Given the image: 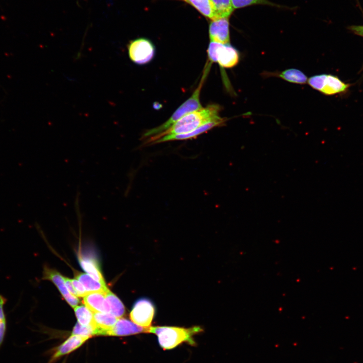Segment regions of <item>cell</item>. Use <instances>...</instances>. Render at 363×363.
<instances>
[{
    "label": "cell",
    "mask_w": 363,
    "mask_h": 363,
    "mask_svg": "<svg viewBox=\"0 0 363 363\" xmlns=\"http://www.w3.org/2000/svg\"><path fill=\"white\" fill-rule=\"evenodd\" d=\"M7 301L6 298L0 294V347L3 343L7 331V319L4 309Z\"/></svg>",
    "instance_id": "603a6c76"
},
{
    "label": "cell",
    "mask_w": 363,
    "mask_h": 363,
    "mask_svg": "<svg viewBox=\"0 0 363 363\" xmlns=\"http://www.w3.org/2000/svg\"><path fill=\"white\" fill-rule=\"evenodd\" d=\"M196 8L201 14L212 20L214 19V12L210 0H185Z\"/></svg>",
    "instance_id": "44dd1931"
},
{
    "label": "cell",
    "mask_w": 363,
    "mask_h": 363,
    "mask_svg": "<svg viewBox=\"0 0 363 363\" xmlns=\"http://www.w3.org/2000/svg\"><path fill=\"white\" fill-rule=\"evenodd\" d=\"M64 280L65 281V284L68 290L72 294L78 296L77 292L75 289V287H74V285L72 282V279H70L69 278L64 277Z\"/></svg>",
    "instance_id": "4316f807"
},
{
    "label": "cell",
    "mask_w": 363,
    "mask_h": 363,
    "mask_svg": "<svg viewBox=\"0 0 363 363\" xmlns=\"http://www.w3.org/2000/svg\"><path fill=\"white\" fill-rule=\"evenodd\" d=\"M89 338L77 335H72L64 343L59 345L50 359L49 363L55 360L60 356L70 353L80 347Z\"/></svg>",
    "instance_id": "4fadbf2b"
},
{
    "label": "cell",
    "mask_w": 363,
    "mask_h": 363,
    "mask_svg": "<svg viewBox=\"0 0 363 363\" xmlns=\"http://www.w3.org/2000/svg\"><path fill=\"white\" fill-rule=\"evenodd\" d=\"M203 331L200 326L184 328L175 326L150 327L149 333L155 334L160 347L164 350L175 348L183 342L195 345L193 336Z\"/></svg>",
    "instance_id": "3957f363"
},
{
    "label": "cell",
    "mask_w": 363,
    "mask_h": 363,
    "mask_svg": "<svg viewBox=\"0 0 363 363\" xmlns=\"http://www.w3.org/2000/svg\"><path fill=\"white\" fill-rule=\"evenodd\" d=\"M150 327H143L127 319L119 318L114 325L107 331L106 335L122 336L149 333Z\"/></svg>",
    "instance_id": "ba28073f"
},
{
    "label": "cell",
    "mask_w": 363,
    "mask_h": 363,
    "mask_svg": "<svg viewBox=\"0 0 363 363\" xmlns=\"http://www.w3.org/2000/svg\"><path fill=\"white\" fill-rule=\"evenodd\" d=\"M72 282L74 285V287H75V289L77 292L78 296L84 297L88 293V292H87L86 290L84 288V286L82 284V283L80 282V281H79L78 280H77V279H72Z\"/></svg>",
    "instance_id": "484cf974"
},
{
    "label": "cell",
    "mask_w": 363,
    "mask_h": 363,
    "mask_svg": "<svg viewBox=\"0 0 363 363\" xmlns=\"http://www.w3.org/2000/svg\"><path fill=\"white\" fill-rule=\"evenodd\" d=\"M278 76L283 80L293 83L304 84L308 81L306 75L300 70L296 69L285 70L279 73Z\"/></svg>",
    "instance_id": "ac0fdd59"
},
{
    "label": "cell",
    "mask_w": 363,
    "mask_h": 363,
    "mask_svg": "<svg viewBox=\"0 0 363 363\" xmlns=\"http://www.w3.org/2000/svg\"><path fill=\"white\" fill-rule=\"evenodd\" d=\"M348 29L355 34L363 37V25H352L348 27Z\"/></svg>",
    "instance_id": "83f0119b"
},
{
    "label": "cell",
    "mask_w": 363,
    "mask_h": 363,
    "mask_svg": "<svg viewBox=\"0 0 363 363\" xmlns=\"http://www.w3.org/2000/svg\"><path fill=\"white\" fill-rule=\"evenodd\" d=\"M221 107L218 104H210L205 107L191 112L184 116L169 129L160 134L148 145L165 135L187 133L210 122L219 119Z\"/></svg>",
    "instance_id": "7a4b0ae2"
},
{
    "label": "cell",
    "mask_w": 363,
    "mask_h": 363,
    "mask_svg": "<svg viewBox=\"0 0 363 363\" xmlns=\"http://www.w3.org/2000/svg\"><path fill=\"white\" fill-rule=\"evenodd\" d=\"M326 74L315 75L308 80V83L313 88L322 91Z\"/></svg>",
    "instance_id": "d4e9b609"
},
{
    "label": "cell",
    "mask_w": 363,
    "mask_h": 363,
    "mask_svg": "<svg viewBox=\"0 0 363 363\" xmlns=\"http://www.w3.org/2000/svg\"><path fill=\"white\" fill-rule=\"evenodd\" d=\"M228 18L213 20L209 26V37L211 42L229 44L230 40Z\"/></svg>",
    "instance_id": "30bf717a"
},
{
    "label": "cell",
    "mask_w": 363,
    "mask_h": 363,
    "mask_svg": "<svg viewBox=\"0 0 363 363\" xmlns=\"http://www.w3.org/2000/svg\"><path fill=\"white\" fill-rule=\"evenodd\" d=\"M105 295L110 307V314L119 318L125 312V306L121 300L112 292L108 289Z\"/></svg>",
    "instance_id": "d6986e66"
},
{
    "label": "cell",
    "mask_w": 363,
    "mask_h": 363,
    "mask_svg": "<svg viewBox=\"0 0 363 363\" xmlns=\"http://www.w3.org/2000/svg\"><path fill=\"white\" fill-rule=\"evenodd\" d=\"M128 50L130 59L139 65L149 63L155 54L153 44L149 40L143 38L131 41L128 45Z\"/></svg>",
    "instance_id": "5b68a950"
},
{
    "label": "cell",
    "mask_w": 363,
    "mask_h": 363,
    "mask_svg": "<svg viewBox=\"0 0 363 363\" xmlns=\"http://www.w3.org/2000/svg\"><path fill=\"white\" fill-rule=\"evenodd\" d=\"M79 262L81 268L89 275L100 282L105 284L96 258L89 256L80 255L79 257Z\"/></svg>",
    "instance_id": "5bb4252c"
},
{
    "label": "cell",
    "mask_w": 363,
    "mask_h": 363,
    "mask_svg": "<svg viewBox=\"0 0 363 363\" xmlns=\"http://www.w3.org/2000/svg\"><path fill=\"white\" fill-rule=\"evenodd\" d=\"M72 335H77L90 338L94 335L92 326H84L77 322L73 329Z\"/></svg>",
    "instance_id": "cb8c5ba5"
},
{
    "label": "cell",
    "mask_w": 363,
    "mask_h": 363,
    "mask_svg": "<svg viewBox=\"0 0 363 363\" xmlns=\"http://www.w3.org/2000/svg\"><path fill=\"white\" fill-rule=\"evenodd\" d=\"M349 86L348 84L342 82L337 77L326 75L321 92L326 95H332L344 92Z\"/></svg>",
    "instance_id": "9a60e30c"
},
{
    "label": "cell",
    "mask_w": 363,
    "mask_h": 363,
    "mask_svg": "<svg viewBox=\"0 0 363 363\" xmlns=\"http://www.w3.org/2000/svg\"><path fill=\"white\" fill-rule=\"evenodd\" d=\"M117 319L118 318L110 313H94V335H106L107 331L114 325Z\"/></svg>",
    "instance_id": "7c38bea8"
},
{
    "label": "cell",
    "mask_w": 363,
    "mask_h": 363,
    "mask_svg": "<svg viewBox=\"0 0 363 363\" xmlns=\"http://www.w3.org/2000/svg\"><path fill=\"white\" fill-rule=\"evenodd\" d=\"M233 8L234 9L243 8L246 7L261 5L269 6L272 7H276L277 8H286L285 6H282L268 0H231Z\"/></svg>",
    "instance_id": "7402d4cb"
},
{
    "label": "cell",
    "mask_w": 363,
    "mask_h": 363,
    "mask_svg": "<svg viewBox=\"0 0 363 363\" xmlns=\"http://www.w3.org/2000/svg\"><path fill=\"white\" fill-rule=\"evenodd\" d=\"M211 65L212 64L207 60L198 87L190 97L177 108L169 119L161 125L148 130L143 134L142 139L144 140L145 145H148L157 136L166 131L184 116L203 107L200 103V96L202 86L209 72Z\"/></svg>",
    "instance_id": "6da1fadb"
},
{
    "label": "cell",
    "mask_w": 363,
    "mask_h": 363,
    "mask_svg": "<svg viewBox=\"0 0 363 363\" xmlns=\"http://www.w3.org/2000/svg\"><path fill=\"white\" fill-rule=\"evenodd\" d=\"M74 311L79 324L84 326H93V314L86 306H76L74 308Z\"/></svg>",
    "instance_id": "ffe728a7"
},
{
    "label": "cell",
    "mask_w": 363,
    "mask_h": 363,
    "mask_svg": "<svg viewBox=\"0 0 363 363\" xmlns=\"http://www.w3.org/2000/svg\"><path fill=\"white\" fill-rule=\"evenodd\" d=\"M155 312L156 308L153 301L149 298L142 297L134 304L130 317L135 324L143 327H150Z\"/></svg>",
    "instance_id": "8992f818"
},
{
    "label": "cell",
    "mask_w": 363,
    "mask_h": 363,
    "mask_svg": "<svg viewBox=\"0 0 363 363\" xmlns=\"http://www.w3.org/2000/svg\"><path fill=\"white\" fill-rule=\"evenodd\" d=\"M226 122V118L221 117L219 119L215 120L206 123L205 125L195 129V130L187 133L163 136L162 137L152 142L150 145L173 140H184L194 138L214 128L221 127L225 125Z\"/></svg>",
    "instance_id": "52a82bcc"
},
{
    "label": "cell",
    "mask_w": 363,
    "mask_h": 363,
    "mask_svg": "<svg viewBox=\"0 0 363 363\" xmlns=\"http://www.w3.org/2000/svg\"><path fill=\"white\" fill-rule=\"evenodd\" d=\"M76 279L83 284L87 292H105L108 289L105 284L100 282L84 273H80L76 276Z\"/></svg>",
    "instance_id": "e0dca14e"
},
{
    "label": "cell",
    "mask_w": 363,
    "mask_h": 363,
    "mask_svg": "<svg viewBox=\"0 0 363 363\" xmlns=\"http://www.w3.org/2000/svg\"><path fill=\"white\" fill-rule=\"evenodd\" d=\"M43 279H47L51 281L57 286L62 295L67 302L73 308L76 307L79 302V299L74 295H72L68 291L65 285L64 277L56 271L48 267H44L43 272Z\"/></svg>",
    "instance_id": "9c48e42d"
},
{
    "label": "cell",
    "mask_w": 363,
    "mask_h": 363,
    "mask_svg": "<svg viewBox=\"0 0 363 363\" xmlns=\"http://www.w3.org/2000/svg\"><path fill=\"white\" fill-rule=\"evenodd\" d=\"M208 60L211 63H217L222 68H231L239 62L237 50L229 44L210 42L208 49Z\"/></svg>",
    "instance_id": "277c9868"
},
{
    "label": "cell",
    "mask_w": 363,
    "mask_h": 363,
    "mask_svg": "<svg viewBox=\"0 0 363 363\" xmlns=\"http://www.w3.org/2000/svg\"><path fill=\"white\" fill-rule=\"evenodd\" d=\"M85 305L92 312L110 313V307L105 292H90L83 297Z\"/></svg>",
    "instance_id": "8fae6325"
},
{
    "label": "cell",
    "mask_w": 363,
    "mask_h": 363,
    "mask_svg": "<svg viewBox=\"0 0 363 363\" xmlns=\"http://www.w3.org/2000/svg\"><path fill=\"white\" fill-rule=\"evenodd\" d=\"M210 1L212 3L214 12V20L222 18H228L234 10L231 0Z\"/></svg>",
    "instance_id": "2e32d148"
}]
</instances>
